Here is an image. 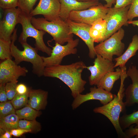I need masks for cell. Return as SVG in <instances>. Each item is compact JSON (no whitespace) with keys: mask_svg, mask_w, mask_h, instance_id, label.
<instances>
[{"mask_svg":"<svg viewBox=\"0 0 138 138\" xmlns=\"http://www.w3.org/2000/svg\"><path fill=\"white\" fill-rule=\"evenodd\" d=\"M5 132V131L3 129L0 128V136L3 134Z\"/></svg>","mask_w":138,"mask_h":138,"instance_id":"b9f144b4","label":"cell"},{"mask_svg":"<svg viewBox=\"0 0 138 138\" xmlns=\"http://www.w3.org/2000/svg\"><path fill=\"white\" fill-rule=\"evenodd\" d=\"M98 1L99 0H96ZM105 1L106 4L104 5L106 7L111 8L112 7V6L113 4H116V0H104Z\"/></svg>","mask_w":138,"mask_h":138,"instance_id":"f35d334b","label":"cell"},{"mask_svg":"<svg viewBox=\"0 0 138 138\" xmlns=\"http://www.w3.org/2000/svg\"><path fill=\"white\" fill-rule=\"evenodd\" d=\"M128 21H131L138 17V0H132L127 14Z\"/></svg>","mask_w":138,"mask_h":138,"instance_id":"4dcf8cb0","label":"cell"},{"mask_svg":"<svg viewBox=\"0 0 138 138\" xmlns=\"http://www.w3.org/2000/svg\"><path fill=\"white\" fill-rule=\"evenodd\" d=\"M60 8L59 0H40L30 14L32 17L41 15L47 20L53 21L60 18L59 16Z\"/></svg>","mask_w":138,"mask_h":138,"instance_id":"4fadbf2b","label":"cell"},{"mask_svg":"<svg viewBox=\"0 0 138 138\" xmlns=\"http://www.w3.org/2000/svg\"><path fill=\"white\" fill-rule=\"evenodd\" d=\"M48 92L41 89H30L28 104L38 111L44 109L47 105Z\"/></svg>","mask_w":138,"mask_h":138,"instance_id":"ac0fdd59","label":"cell"},{"mask_svg":"<svg viewBox=\"0 0 138 138\" xmlns=\"http://www.w3.org/2000/svg\"><path fill=\"white\" fill-rule=\"evenodd\" d=\"M79 40L76 39L70 41L65 45L55 43L52 48L51 54L48 57L42 56L45 67L61 64L63 58L71 54H75L77 52L76 47Z\"/></svg>","mask_w":138,"mask_h":138,"instance_id":"9c48e42d","label":"cell"},{"mask_svg":"<svg viewBox=\"0 0 138 138\" xmlns=\"http://www.w3.org/2000/svg\"><path fill=\"white\" fill-rule=\"evenodd\" d=\"M37 0H18V8L22 12L29 14Z\"/></svg>","mask_w":138,"mask_h":138,"instance_id":"f1b7e54d","label":"cell"},{"mask_svg":"<svg viewBox=\"0 0 138 138\" xmlns=\"http://www.w3.org/2000/svg\"><path fill=\"white\" fill-rule=\"evenodd\" d=\"M9 82L7 78L4 75L0 73V84H6Z\"/></svg>","mask_w":138,"mask_h":138,"instance_id":"74e56055","label":"cell"},{"mask_svg":"<svg viewBox=\"0 0 138 138\" xmlns=\"http://www.w3.org/2000/svg\"><path fill=\"white\" fill-rule=\"evenodd\" d=\"M128 24H131L133 26H138V20H131L128 21Z\"/></svg>","mask_w":138,"mask_h":138,"instance_id":"60d3db41","label":"cell"},{"mask_svg":"<svg viewBox=\"0 0 138 138\" xmlns=\"http://www.w3.org/2000/svg\"><path fill=\"white\" fill-rule=\"evenodd\" d=\"M29 91L24 95L17 94L11 100V102L16 110L21 109L28 104Z\"/></svg>","mask_w":138,"mask_h":138,"instance_id":"4316f807","label":"cell"},{"mask_svg":"<svg viewBox=\"0 0 138 138\" xmlns=\"http://www.w3.org/2000/svg\"><path fill=\"white\" fill-rule=\"evenodd\" d=\"M138 50V35H134L132 41L124 52L120 56L115 58L114 60L116 63L114 67L119 66L120 67H124L128 60L136 54Z\"/></svg>","mask_w":138,"mask_h":138,"instance_id":"d6986e66","label":"cell"},{"mask_svg":"<svg viewBox=\"0 0 138 138\" xmlns=\"http://www.w3.org/2000/svg\"><path fill=\"white\" fill-rule=\"evenodd\" d=\"M133 126V125H131L124 132L127 138H131L138 135V128H135Z\"/></svg>","mask_w":138,"mask_h":138,"instance_id":"d6a6232c","label":"cell"},{"mask_svg":"<svg viewBox=\"0 0 138 138\" xmlns=\"http://www.w3.org/2000/svg\"><path fill=\"white\" fill-rule=\"evenodd\" d=\"M86 66L82 61L68 65L58 64L45 67L43 76L56 78L63 82L70 88L74 98L85 90L86 81L83 79L82 74Z\"/></svg>","mask_w":138,"mask_h":138,"instance_id":"6da1fadb","label":"cell"},{"mask_svg":"<svg viewBox=\"0 0 138 138\" xmlns=\"http://www.w3.org/2000/svg\"><path fill=\"white\" fill-rule=\"evenodd\" d=\"M18 80L9 82L5 85V89L8 100H12L17 94L16 87Z\"/></svg>","mask_w":138,"mask_h":138,"instance_id":"f546056e","label":"cell"},{"mask_svg":"<svg viewBox=\"0 0 138 138\" xmlns=\"http://www.w3.org/2000/svg\"><path fill=\"white\" fill-rule=\"evenodd\" d=\"M132 0H116L114 7L120 8L126 7L131 5Z\"/></svg>","mask_w":138,"mask_h":138,"instance_id":"d590c367","label":"cell"},{"mask_svg":"<svg viewBox=\"0 0 138 138\" xmlns=\"http://www.w3.org/2000/svg\"><path fill=\"white\" fill-rule=\"evenodd\" d=\"M130 5L120 8H109L103 18L107 24V31L105 40L117 32L122 26L128 25L127 14Z\"/></svg>","mask_w":138,"mask_h":138,"instance_id":"52a82bcc","label":"cell"},{"mask_svg":"<svg viewBox=\"0 0 138 138\" xmlns=\"http://www.w3.org/2000/svg\"><path fill=\"white\" fill-rule=\"evenodd\" d=\"M89 90V93L85 94H80L74 98L71 105L73 110L75 109L84 102L90 100H98L104 105L111 101L116 96L101 88L95 86L90 88Z\"/></svg>","mask_w":138,"mask_h":138,"instance_id":"7c38bea8","label":"cell"},{"mask_svg":"<svg viewBox=\"0 0 138 138\" xmlns=\"http://www.w3.org/2000/svg\"><path fill=\"white\" fill-rule=\"evenodd\" d=\"M18 0H0V7L4 10L18 7Z\"/></svg>","mask_w":138,"mask_h":138,"instance_id":"1f68e13d","label":"cell"},{"mask_svg":"<svg viewBox=\"0 0 138 138\" xmlns=\"http://www.w3.org/2000/svg\"></svg>","mask_w":138,"mask_h":138,"instance_id":"f6af8a7d","label":"cell"},{"mask_svg":"<svg viewBox=\"0 0 138 138\" xmlns=\"http://www.w3.org/2000/svg\"><path fill=\"white\" fill-rule=\"evenodd\" d=\"M78 1L79 2H86L88 1L91 0H76Z\"/></svg>","mask_w":138,"mask_h":138,"instance_id":"7bdbcfd3","label":"cell"},{"mask_svg":"<svg viewBox=\"0 0 138 138\" xmlns=\"http://www.w3.org/2000/svg\"><path fill=\"white\" fill-rule=\"evenodd\" d=\"M20 16V24L22 26V31L19 38V42L20 43L26 42L28 37H32L35 40L36 49L37 50L46 53L49 56H50L52 49L45 45L43 40V36L46 32L36 29L33 26L31 22L32 17L30 14H27L21 11Z\"/></svg>","mask_w":138,"mask_h":138,"instance_id":"5b68a950","label":"cell"},{"mask_svg":"<svg viewBox=\"0 0 138 138\" xmlns=\"http://www.w3.org/2000/svg\"><path fill=\"white\" fill-rule=\"evenodd\" d=\"M124 86L123 84H121L117 95L111 101L102 106L95 108L93 111L94 113L103 115L109 120L114 128L118 137L127 138L119 123L121 113L125 110L126 106L123 101L125 96Z\"/></svg>","mask_w":138,"mask_h":138,"instance_id":"3957f363","label":"cell"},{"mask_svg":"<svg viewBox=\"0 0 138 138\" xmlns=\"http://www.w3.org/2000/svg\"><path fill=\"white\" fill-rule=\"evenodd\" d=\"M20 119L16 113L11 114L0 118V128L5 131L19 128Z\"/></svg>","mask_w":138,"mask_h":138,"instance_id":"7402d4cb","label":"cell"},{"mask_svg":"<svg viewBox=\"0 0 138 138\" xmlns=\"http://www.w3.org/2000/svg\"><path fill=\"white\" fill-rule=\"evenodd\" d=\"M6 84H0V102L7 101L8 98L5 89Z\"/></svg>","mask_w":138,"mask_h":138,"instance_id":"8d00e7d4","label":"cell"},{"mask_svg":"<svg viewBox=\"0 0 138 138\" xmlns=\"http://www.w3.org/2000/svg\"><path fill=\"white\" fill-rule=\"evenodd\" d=\"M68 24L71 34H74L80 38L88 47L89 57L93 59L96 56L95 50L94 41L90 36L89 31L91 26L72 21L68 19L66 21Z\"/></svg>","mask_w":138,"mask_h":138,"instance_id":"5bb4252c","label":"cell"},{"mask_svg":"<svg viewBox=\"0 0 138 138\" xmlns=\"http://www.w3.org/2000/svg\"><path fill=\"white\" fill-rule=\"evenodd\" d=\"M30 90L25 84L22 83L17 84L16 87L17 94L20 95L26 94Z\"/></svg>","mask_w":138,"mask_h":138,"instance_id":"836d02e7","label":"cell"},{"mask_svg":"<svg viewBox=\"0 0 138 138\" xmlns=\"http://www.w3.org/2000/svg\"><path fill=\"white\" fill-rule=\"evenodd\" d=\"M11 41L0 39V59L1 60L12 59L10 49Z\"/></svg>","mask_w":138,"mask_h":138,"instance_id":"484cf974","label":"cell"},{"mask_svg":"<svg viewBox=\"0 0 138 138\" xmlns=\"http://www.w3.org/2000/svg\"><path fill=\"white\" fill-rule=\"evenodd\" d=\"M16 110L10 100L0 102V118L16 113Z\"/></svg>","mask_w":138,"mask_h":138,"instance_id":"83f0119b","label":"cell"},{"mask_svg":"<svg viewBox=\"0 0 138 138\" xmlns=\"http://www.w3.org/2000/svg\"><path fill=\"white\" fill-rule=\"evenodd\" d=\"M12 135L10 132L8 131H6L3 135L0 136V138H11Z\"/></svg>","mask_w":138,"mask_h":138,"instance_id":"ab89813d","label":"cell"},{"mask_svg":"<svg viewBox=\"0 0 138 138\" xmlns=\"http://www.w3.org/2000/svg\"><path fill=\"white\" fill-rule=\"evenodd\" d=\"M126 74L131 79L132 84L125 90L124 103L126 107H130L138 104V68L135 65L130 67Z\"/></svg>","mask_w":138,"mask_h":138,"instance_id":"2e32d148","label":"cell"},{"mask_svg":"<svg viewBox=\"0 0 138 138\" xmlns=\"http://www.w3.org/2000/svg\"><path fill=\"white\" fill-rule=\"evenodd\" d=\"M17 28L15 29L12 34L11 44L12 56L14 61L17 64L25 61L29 62L32 65V72L38 77L43 76L45 67L42 56L37 53V50L28 44L27 42L20 43L24 48L23 50H19L14 44L17 39Z\"/></svg>","mask_w":138,"mask_h":138,"instance_id":"7a4b0ae2","label":"cell"},{"mask_svg":"<svg viewBox=\"0 0 138 138\" xmlns=\"http://www.w3.org/2000/svg\"><path fill=\"white\" fill-rule=\"evenodd\" d=\"M126 67H118L115 71L107 73L97 85V87L101 88L107 91L110 92L115 82L121 77L123 70Z\"/></svg>","mask_w":138,"mask_h":138,"instance_id":"ffe728a7","label":"cell"},{"mask_svg":"<svg viewBox=\"0 0 138 138\" xmlns=\"http://www.w3.org/2000/svg\"><path fill=\"white\" fill-rule=\"evenodd\" d=\"M4 10L2 19L0 22V39L11 41L15 27L16 25L20 24L21 10L18 8Z\"/></svg>","mask_w":138,"mask_h":138,"instance_id":"30bf717a","label":"cell"},{"mask_svg":"<svg viewBox=\"0 0 138 138\" xmlns=\"http://www.w3.org/2000/svg\"><path fill=\"white\" fill-rule=\"evenodd\" d=\"M124 33V30L121 28L109 38L95 46L96 54L112 61L113 55L120 56L123 53L125 47L121 41Z\"/></svg>","mask_w":138,"mask_h":138,"instance_id":"8992f818","label":"cell"},{"mask_svg":"<svg viewBox=\"0 0 138 138\" xmlns=\"http://www.w3.org/2000/svg\"><path fill=\"white\" fill-rule=\"evenodd\" d=\"M18 65L12 59L3 60L0 63V73L5 76L9 82L17 80L20 77L26 76L28 72L26 67Z\"/></svg>","mask_w":138,"mask_h":138,"instance_id":"e0dca14e","label":"cell"},{"mask_svg":"<svg viewBox=\"0 0 138 138\" xmlns=\"http://www.w3.org/2000/svg\"><path fill=\"white\" fill-rule=\"evenodd\" d=\"M109 9L100 3L98 5L87 9L71 12L68 19L74 21L85 24L91 26L97 20L103 19Z\"/></svg>","mask_w":138,"mask_h":138,"instance_id":"ba28073f","label":"cell"},{"mask_svg":"<svg viewBox=\"0 0 138 138\" xmlns=\"http://www.w3.org/2000/svg\"><path fill=\"white\" fill-rule=\"evenodd\" d=\"M31 23L37 29L43 30L51 35L55 43L63 45L73 40V34L70 32L69 27L66 22L60 18L49 21L44 18L32 17Z\"/></svg>","mask_w":138,"mask_h":138,"instance_id":"277c9868","label":"cell"},{"mask_svg":"<svg viewBox=\"0 0 138 138\" xmlns=\"http://www.w3.org/2000/svg\"><path fill=\"white\" fill-rule=\"evenodd\" d=\"M60 8L59 13L60 18L64 21L68 19L72 11L85 10L91 7L98 5V1L91 0L86 2H79L76 0H59Z\"/></svg>","mask_w":138,"mask_h":138,"instance_id":"9a60e30c","label":"cell"},{"mask_svg":"<svg viewBox=\"0 0 138 138\" xmlns=\"http://www.w3.org/2000/svg\"><path fill=\"white\" fill-rule=\"evenodd\" d=\"M41 112L40 111L32 108L28 104L23 108L16 110V113L20 119L30 120H36V118L41 114Z\"/></svg>","mask_w":138,"mask_h":138,"instance_id":"603a6c76","label":"cell"},{"mask_svg":"<svg viewBox=\"0 0 138 138\" xmlns=\"http://www.w3.org/2000/svg\"><path fill=\"white\" fill-rule=\"evenodd\" d=\"M19 128L29 130L31 133H37L41 130L40 123L36 120H30L20 119L18 123Z\"/></svg>","mask_w":138,"mask_h":138,"instance_id":"d4e9b609","label":"cell"},{"mask_svg":"<svg viewBox=\"0 0 138 138\" xmlns=\"http://www.w3.org/2000/svg\"><path fill=\"white\" fill-rule=\"evenodd\" d=\"M10 132L12 135L16 137H20L25 133H31L29 130L20 128L12 130Z\"/></svg>","mask_w":138,"mask_h":138,"instance_id":"e575fe53","label":"cell"},{"mask_svg":"<svg viewBox=\"0 0 138 138\" xmlns=\"http://www.w3.org/2000/svg\"><path fill=\"white\" fill-rule=\"evenodd\" d=\"M96 56L94 65L86 67L91 73L88 80L89 84L92 86L97 85L107 73L114 71V68L115 64L112 61L105 59L98 54Z\"/></svg>","mask_w":138,"mask_h":138,"instance_id":"8fae6325","label":"cell"},{"mask_svg":"<svg viewBox=\"0 0 138 138\" xmlns=\"http://www.w3.org/2000/svg\"><path fill=\"white\" fill-rule=\"evenodd\" d=\"M119 123L123 130L134 124L136 125L134 128H138V110L130 114L124 113L120 117Z\"/></svg>","mask_w":138,"mask_h":138,"instance_id":"cb8c5ba5","label":"cell"},{"mask_svg":"<svg viewBox=\"0 0 138 138\" xmlns=\"http://www.w3.org/2000/svg\"><path fill=\"white\" fill-rule=\"evenodd\" d=\"M135 138H138V135H136L135 137Z\"/></svg>","mask_w":138,"mask_h":138,"instance_id":"ee69618b","label":"cell"},{"mask_svg":"<svg viewBox=\"0 0 138 138\" xmlns=\"http://www.w3.org/2000/svg\"><path fill=\"white\" fill-rule=\"evenodd\" d=\"M107 31V24L103 19L94 22L90 29L89 33L94 42H101L105 40Z\"/></svg>","mask_w":138,"mask_h":138,"instance_id":"44dd1931","label":"cell"}]
</instances>
